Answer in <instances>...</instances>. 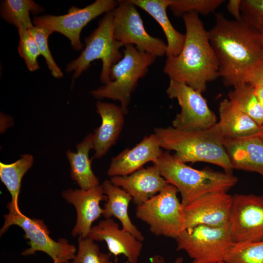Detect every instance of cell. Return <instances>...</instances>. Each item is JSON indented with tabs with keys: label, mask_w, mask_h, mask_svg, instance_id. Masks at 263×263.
Segmentation results:
<instances>
[{
	"label": "cell",
	"mask_w": 263,
	"mask_h": 263,
	"mask_svg": "<svg viewBox=\"0 0 263 263\" xmlns=\"http://www.w3.org/2000/svg\"><path fill=\"white\" fill-rule=\"evenodd\" d=\"M208 35L224 85L250 84L263 67L261 34L242 19L230 20L218 13Z\"/></svg>",
	"instance_id": "obj_1"
},
{
	"label": "cell",
	"mask_w": 263,
	"mask_h": 263,
	"mask_svg": "<svg viewBox=\"0 0 263 263\" xmlns=\"http://www.w3.org/2000/svg\"><path fill=\"white\" fill-rule=\"evenodd\" d=\"M186 38L179 55L167 57L164 72L170 80L184 83L203 93L207 84L220 77L218 61L210 44L208 31L199 14L183 16Z\"/></svg>",
	"instance_id": "obj_2"
},
{
	"label": "cell",
	"mask_w": 263,
	"mask_h": 263,
	"mask_svg": "<svg viewBox=\"0 0 263 263\" xmlns=\"http://www.w3.org/2000/svg\"><path fill=\"white\" fill-rule=\"evenodd\" d=\"M160 147L174 150L183 163L205 162L217 165L225 171L233 169L225 152L222 136L216 124L206 130L185 131L172 126L156 128L154 133Z\"/></svg>",
	"instance_id": "obj_3"
},
{
	"label": "cell",
	"mask_w": 263,
	"mask_h": 263,
	"mask_svg": "<svg viewBox=\"0 0 263 263\" xmlns=\"http://www.w3.org/2000/svg\"><path fill=\"white\" fill-rule=\"evenodd\" d=\"M153 165L168 183L180 193L183 207L205 193L227 192L238 182L237 177L232 173L192 168L168 150L163 151Z\"/></svg>",
	"instance_id": "obj_4"
},
{
	"label": "cell",
	"mask_w": 263,
	"mask_h": 263,
	"mask_svg": "<svg viewBox=\"0 0 263 263\" xmlns=\"http://www.w3.org/2000/svg\"><path fill=\"white\" fill-rule=\"evenodd\" d=\"M124 47L123 57L110 70V81L91 93L97 99L107 98L118 101L126 114L132 93L139 80L147 74L156 57L139 51L133 45L126 44Z\"/></svg>",
	"instance_id": "obj_5"
},
{
	"label": "cell",
	"mask_w": 263,
	"mask_h": 263,
	"mask_svg": "<svg viewBox=\"0 0 263 263\" xmlns=\"http://www.w3.org/2000/svg\"><path fill=\"white\" fill-rule=\"evenodd\" d=\"M113 11L106 13L97 27L85 38V48L78 57L67 64L66 72H74L73 80L86 71L92 62L101 59L100 81L104 84L110 81V70L123 57L120 49L124 46L114 35Z\"/></svg>",
	"instance_id": "obj_6"
},
{
	"label": "cell",
	"mask_w": 263,
	"mask_h": 263,
	"mask_svg": "<svg viewBox=\"0 0 263 263\" xmlns=\"http://www.w3.org/2000/svg\"><path fill=\"white\" fill-rule=\"evenodd\" d=\"M177 189L168 184L161 191L137 206L136 217L146 223L156 236L176 239L185 228L184 207Z\"/></svg>",
	"instance_id": "obj_7"
},
{
	"label": "cell",
	"mask_w": 263,
	"mask_h": 263,
	"mask_svg": "<svg viewBox=\"0 0 263 263\" xmlns=\"http://www.w3.org/2000/svg\"><path fill=\"white\" fill-rule=\"evenodd\" d=\"M9 210L4 215V223L0 229V235L13 225H18L24 231V237L29 240L30 247L24 250L22 255L35 254L42 251L52 259L53 263H69L75 256L76 248L74 244L64 238L57 241L52 239L50 232L42 220L31 218L23 214L20 209L7 206Z\"/></svg>",
	"instance_id": "obj_8"
},
{
	"label": "cell",
	"mask_w": 263,
	"mask_h": 263,
	"mask_svg": "<svg viewBox=\"0 0 263 263\" xmlns=\"http://www.w3.org/2000/svg\"><path fill=\"white\" fill-rule=\"evenodd\" d=\"M175 239L177 250H184L200 263L224 261L234 244L229 223L221 227L198 225L185 229Z\"/></svg>",
	"instance_id": "obj_9"
},
{
	"label": "cell",
	"mask_w": 263,
	"mask_h": 263,
	"mask_svg": "<svg viewBox=\"0 0 263 263\" xmlns=\"http://www.w3.org/2000/svg\"><path fill=\"white\" fill-rule=\"evenodd\" d=\"M117 2V6L113 11L115 38L124 46L126 44H134L139 51L155 57L166 55L167 44L147 32L136 6L129 0Z\"/></svg>",
	"instance_id": "obj_10"
},
{
	"label": "cell",
	"mask_w": 263,
	"mask_h": 263,
	"mask_svg": "<svg viewBox=\"0 0 263 263\" xmlns=\"http://www.w3.org/2000/svg\"><path fill=\"white\" fill-rule=\"evenodd\" d=\"M117 5L114 0H96L82 8L73 6L63 15L35 17L33 24L62 34L70 40L74 49L80 50L83 47L80 39L83 28L97 17L113 10Z\"/></svg>",
	"instance_id": "obj_11"
},
{
	"label": "cell",
	"mask_w": 263,
	"mask_h": 263,
	"mask_svg": "<svg viewBox=\"0 0 263 263\" xmlns=\"http://www.w3.org/2000/svg\"><path fill=\"white\" fill-rule=\"evenodd\" d=\"M181 108L172 121V127L185 131L209 129L217 123L215 113L209 108L202 93L182 82L170 80L166 91Z\"/></svg>",
	"instance_id": "obj_12"
},
{
	"label": "cell",
	"mask_w": 263,
	"mask_h": 263,
	"mask_svg": "<svg viewBox=\"0 0 263 263\" xmlns=\"http://www.w3.org/2000/svg\"><path fill=\"white\" fill-rule=\"evenodd\" d=\"M229 226L234 243L263 241V196L233 195Z\"/></svg>",
	"instance_id": "obj_13"
},
{
	"label": "cell",
	"mask_w": 263,
	"mask_h": 263,
	"mask_svg": "<svg viewBox=\"0 0 263 263\" xmlns=\"http://www.w3.org/2000/svg\"><path fill=\"white\" fill-rule=\"evenodd\" d=\"M232 196L226 191H213L203 194L184 207L185 228L198 225L213 227L229 223Z\"/></svg>",
	"instance_id": "obj_14"
},
{
	"label": "cell",
	"mask_w": 263,
	"mask_h": 263,
	"mask_svg": "<svg viewBox=\"0 0 263 263\" xmlns=\"http://www.w3.org/2000/svg\"><path fill=\"white\" fill-rule=\"evenodd\" d=\"M63 197L74 205L76 211V224L72 231L74 236L87 238L94 221L102 214L100 206L101 201L107 200L102 186L98 185L87 190L69 189L62 192Z\"/></svg>",
	"instance_id": "obj_15"
},
{
	"label": "cell",
	"mask_w": 263,
	"mask_h": 263,
	"mask_svg": "<svg viewBox=\"0 0 263 263\" xmlns=\"http://www.w3.org/2000/svg\"><path fill=\"white\" fill-rule=\"evenodd\" d=\"M88 237L104 241L110 253L115 257L123 255L129 263H137L143 244L134 235L123 229L111 218H105L92 226Z\"/></svg>",
	"instance_id": "obj_16"
},
{
	"label": "cell",
	"mask_w": 263,
	"mask_h": 263,
	"mask_svg": "<svg viewBox=\"0 0 263 263\" xmlns=\"http://www.w3.org/2000/svg\"><path fill=\"white\" fill-rule=\"evenodd\" d=\"M223 145L233 169L256 172L263 177V132L224 138Z\"/></svg>",
	"instance_id": "obj_17"
},
{
	"label": "cell",
	"mask_w": 263,
	"mask_h": 263,
	"mask_svg": "<svg viewBox=\"0 0 263 263\" xmlns=\"http://www.w3.org/2000/svg\"><path fill=\"white\" fill-rule=\"evenodd\" d=\"M163 151L154 133L146 136L131 149L124 150L111 161L107 174L111 177L129 175L145 164L154 162Z\"/></svg>",
	"instance_id": "obj_18"
},
{
	"label": "cell",
	"mask_w": 263,
	"mask_h": 263,
	"mask_svg": "<svg viewBox=\"0 0 263 263\" xmlns=\"http://www.w3.org/2000/svg\"><path fill=\"white\" fill-rule=\"evenodd\" d=\"M110 181L127 191L137 206L161 191L169 184L152 165L125 176L112 177Z\"/></svg>",
	"instance_id": "obj_19"
},
{
	"label": "cell",
	"mask_w": 263,
	"mask_h": 263,
	"mask_svg": "<svg viewBox=\"0 0 263 263\" xmlns=\"http://www.w3.org/2000/svg\"><path fill=\"white\" fill-rule=\"evenodd\" d=\"M96 113L101 117L100 126L94 131V158L104 156L115 143L122 130L125 118L120 106L113 103L97 101Z\"/></svg>",
	"instance_id": "obj_20"
},
{
	"label": "cell",
	"mask_w": 263,
	"mask_h": 263,
	"mask_svg": "<svg viewBox=\"0 0 263 263\" xmlns=\"http://www.w3.org/2000/svg\"><path fill=\"white\" fill-rule=\"evenodd\" d=\"M219 113V120L216 125L225 139L244 137L263 132V126L242 112L228 99L220 102Z\"/></svg>",
	"instance_id": "obj_21"
},
{
	"label": "cell",
	"mask_w": 263,
	"mask_h": 263,
	"mask_svg": "<svg viewBox=\"0 0 263 263\" xmlns=\"http://www.w3.org/2000/svg\"><path fill=\"white\" fill-rule=\"evenodd\" d=\"M151 16L160 25L167 38V57L176 56L184 46L186 36L178 31L171 24L167 10L171 0H129Z\"/></svg>",
	"instance_id": "obj_22"
},
{
	"label": "cell",
	"mask_w": 263,
	"mask_h": 263,
	"mask_svg": "<svg viewBox=\"0 0 263 263\" xmlns=\"http://www.w3.org/2000/svg\"><path fill=\"white\" fill-rule=\"evenodd\" d=\"M104 194L107 197L102 215L105 218L114 217L122 225V229L129 232L138 240L142 242V233L132 223L128 213V207L132 197L124 189L106 180L101 185Z\"/></svg>",
	"instance_id": "obj_23"
},
{
	"label": "cell",
	"mask_w": 263,
	"mask_h": 263,
	"mask_svg": "<svg viewBox=\"0 0 263 263\" xmlns=\"http://www.w3.org/2000/svg\"><path fill=\"white\" fill-rule=\"evenodd\" d=\"M94 133L87 135L76 145V152L68 150L67 158L71 166V176L81 189L87 190L99 185L98 178L94 173L89 158L90 150L93 149Z\"/></svg>",
	"instance_id": "obj_24"
},
{
	"label": "cell",
	"mask_w": 263,
	"mask_h": 263,
	"mask_svg": "<svg viewBox=\"0 0 263 263\" xmlns=\"http://www.w3.org/2000/svg\"><path fill=\"white\" fill-rule=\"evenodd\" d=\"M34 158L32 155L26 154L11 164L0 163V178L11 196V201L7 206L19 209V196L23 176L32 166Z\"/></svg>",
	"instance_id": "obj_25"
},
{
	"label": "cell",
	"mask_w": 263,
	"mask_h": 263,
	"mask_svg": "<svg viewBox=\"0 0 263 263\" xmlns=\"http://www.w3.org/2000/svg\"><path fill=\"white\" fill-rule=\"evenodd\" d=\"M44 11L42 7L31 0H5L1 2V18L16 26L18 30L29 29L34 26L30 13L36 14Z\"/></svg>",
	"instance_id": "obj_26"
},
{
	"label": "cell",
	"mask_w": 263,
	"mask_h": 263,
	"mask_svg": "<svg viewBox=\"0 0 263 263\" xmlns=\"http://www.w3.org/2000/svg\"><path fill=\"white\" fill-rule=\"evenodd\" d=\"M228 97L242 112L263 126V108L252 85L245 83L234 86L229 92Z\"/></svg>",
	"instance_id": "obj_27"
},
{
	"label": "cell",
	"mask_w": 263,
	"mask_h": 263,
	"mask_svg": "<svg viewBox=\"0 0 263 263\" xmlns=\"http://www.w3.org/2000/svg\"><path fill=\"white\" fill-rule=\"evenodd\" d=\"M224 262L225 263H263V240L234 243Z\"/></svg>",
	"instance_id": "obj_28"
},
{
	"label": "cell",
	"mask_w": 263,
	"mask_h": 263,
	"mask_svg": "<svg viewBox=\"0 0 263 263\" xmlns=\"http://www.w3.org/2000/svg\"><path fill=\"white\" fill-rule=\"evenodd\" d=\"M225 1L224 0H171L169 8L177 17H183L190 12L207 15L213 13Z\"/></svg>",
	"instance_id": "obj_29"
},
{
	"label": "cell",
	"mask_w": 263,
	"mask_h": 263,
	"mask_svg": "<svg viewBox=\"0 0 263 263\" xmlns=\"http://www.w3.org/2000/svg\"><path fill=\"white\" fill-rule=\"evenodd\" d=\"M19 40L18 51L28 69L33 72L39 69L38 58L40 55L34 37L29 29L18 30Z\"/></svg>",
	"instance_id": "obj_30"
},
{
	"label": "cell",
	"mask_w": 263,
	"mask_h": 263,
	"mask_svg": "<svg viewBox=\"0 0 263 263\" xmlns=\"http://www.w3.org/2000/svg\"><path fill=\"white\" fill-rule=\"evenodd\" d=\"M78 243V251L73 263H112L109 255L100 252L98 245L89 237H79Z\"/></svg>",
	"instance_id": "obj_31"
},
{
	"label": "cell",
	"mask_w": 263,
	"mask_h": 263,
	"mask_svg": "<svg viewBox=\"0 0 263 263\" xmlns=\"http://www.w3.org/2000/svg\"><path fill=\"white\" fill-rule=\"evenodd\" d=\"M29 30L35 39L40 54L45 58L52 76L55 78L62 77L63 73L55 62L48 45L49 37L53 32L46 28L36 25H34Z\"/></svg>",
	"instance_id": "obj_32"
},
{
	"label": "cell",
	"mask_w": 263,
	"mask_h": 263,
	"mask_svg": "<svg viewBox=\"0 0 263 263\" xmlns=\"http://www.w3.org/2000/svg\"><path fill=\"white\" fill-rule=\"evenodd\" d=\"M242 19L261 32L263 30V0H242Z\"/></svg>",
	"instance_id": "obj_33"
},
{
	"label": "cell",
	"mask_w": 263,
	"mask_h": 263,
	"mask_svg": "<svg viewBox=\"0 0 263 263\" xmlns=\"http://www.w3.org/2000/svg\"><path fill=\"white\" fill-rule=\"evenodd\" d=\"M242 0H229L227 4V9L235 20L242 19L241 5Z\"/></svg>",
	"instance_id": "obj_34"
},
{
	"label": "cell",
	"mask_w": 263,
	"mask_h": 263,
	"mask_svg": "<svg viewBox=\"0 0 263 263\" xmlns=\"http://www.w3.org/2000/svg\"><path fill=\"white\" fill-rule=\"evenodd\" d=\"M150 263H165V260L160 255H156L150 258ZM184 260L182 257L177 258L173 263H183Z\"/></svg>",
	"instance_id": "obj_35"
},
{
	"label": "cell",
	"mask_w": 263,
	"mask_h": 263,
	"mask_svg": "<svg viewBox=\"0 0 263 263\" xmlns=\"http://www.w3.org/2000/svg\"><path fill=\"white\" fill-rule=\"evenodd\" d=\"M250 85L252 86L258 85L263 86V67L257 73Z\"/></svg>",
	"instance_id": "obj_36"
},
{
	"label": "cell",
	"mask_w": 263,
	"mask_h": 263,
	"mask_svg": "<svg viewBox=\"0 0 263 263\" xmlns=\"http://www.w3.org/2000/svg\"><path fill=\"white\" fill-rule=\"evenodd\" d=\"M253 86L254 87L255 94L263 108V86L258 85Z\"/></svg>",
	"instance_id": "obj_37"
},
{
	"label": "cell",
	"mask_w": 263,
	"mask_h": 263,
	"mask_svg": "<svg viewBox=\"0 0 263 263\" xmlns=\"http://www.w3.org/2000/svg\"><path fill=\"white\" fill-rule=\"evenodd\" d=\"M192 263H199L198 262H197V261H193Z\"/></svg>",
	"instance_id": "obj_38"
},
{
	"label": "cell",
	"mask_w": 263,
	"mask_h": 263,
	"mask_svg": "<svg viewBox=\"0 0 263 263\" xmlns=\"http://www.w3.org/2000/svg\"><path fill=\"white\" fill-rule=\"evenodd\" d=\"M260 33L261 34V35H262V36L263 37V30L262 31H261V32H260Z\"/></svg>",
	"instance_id": "obj_39"
},
{
	"label": "cell",
	"mask_w": 263,
	"mask_h": 263,
	"mask_svg": "<svg viewBox=\"0 0 263 263\" xmlns=\"http://www.w3.org/2000/svg\"><path fill=\"white\" fill-rule=\"evenodd\" d=\"M216 263H225L224 261H221V262H217Z\"/></svg>",
	"instance_id": "obj_40"
}]
</instances>
